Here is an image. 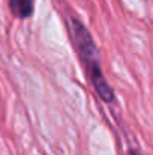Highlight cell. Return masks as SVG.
<instances>
[{
  "label": "cell",
  "mask_w": 153,
  "mask_h": 155,
  "mask_svg": "<svg viewBox=\"0 0 153 155\" xmlns=\"http://www.w3.org/2000/svg\"><path fill=\"white\" fill-rule=\"evenodd\" d=\"M68 27L72 35V41L75 44V48L80 54V59L86 68V72L98 94V97L105 103H113L114 101V91L108 84L105 75L102 74L101 63H99V54L96 44L87 30V27L75 17H71L68 20Z\"/></svg>",
  "instance_id": "6da1fadb"
},
{
  "label": "cell",
  "mask_w": 153,
  "mask_h": 155,
  "mask_svg": "<svg viewBox=\"0 0 153 155\" xmlns=\"http://www.w3.org/2000/svg\"><path fill=\"white\" fill-rule=\"evenodd\" d=\"M35 8V0H9V9L15 18L26 20L32 17Z\"/></svg>",
  "instance_id": "7a4b0ae2"
},
{
  "label": "cell",
  "mask_w": 153,
  "mask_h": 155,
  "mask_svg": "<svg viewBox=\"0 0 153 155\" xmlns=\"http://www.w3.org/2000/svg\"><path fill=\"white\" fill-rule=\"evenodd\" d=\"M129 155H143V154H140V152H137V151H132Z\"/></svg>",
  "instance_id": "3957f363"
}]
</instances>
